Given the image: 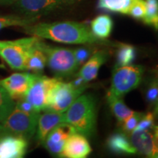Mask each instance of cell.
Listing matches in <instances>:
<instances>
[{
    "instance_id": "cell-9",
    "label": "cell",
    "mask_w": 158,
    "mask_h": 158,
    "mask_svg": "<svg viewBox=\"0 0 158 158\" xmlns=\"http://www.w3.org/2000/svg\"><path fill=\"white\" fill-rule=\"evenodd\" d=\"M59 80L58 78L38 75L23 98L28 100L37 111H42L46 106L49 92Z\"/></svg>"
},
{
    "instance_id": "cell-12",
    "label": "cell",
    "mask_w": 158,
    "mask_h": 158,
    "mask_svg": "<svg viewBox=\"0 0 158 158\" xmlns=\"http://www.w3.org/2000/svg\"><path fill=\"white\" fill-rule=\"evenodd\" d=\"M28 142L21 136L7 133L0 138V158H21L27 152Z\"/></svg>"
},
{
    "instance_id": "cell-26",
    "label": "cell",
    "mask_w": 158,
    "mask_h": 158,
    "mask_svg": "<svg viewBox=\"0 0 158 158\" xmlns=\"http://www.w3.org/2000/svg\"><path fill=\"white\" fill-rule=\"evenodd\" d=\"M154 127H155V114L149 112V113L143 114L133 131L149 130L152 129Z\"/></svg>"
},
{
    "instance_id": "cell-34",
    "label": "cell",
    "mask_w": 158,
    "mask_h": 158,
    "mask_svg": "<svg viewBox=\"0 0 158 158\" xmlns=\"http://www.w3.org/2000/svg\"><path fill=\"white\" fill-rule=\"evenodd\" d=\"M154 130H155V133H154V135L155 136V138L158 140V126H155L153 127Z\"/></svg>"
},
{
    "instance_id": "cell-36",
    "label": "cell",
    "mask_w": 158,
    "mask_h": 158,
    "mask_svg": "<svg viewBox=\"0 0 158 158\" xmlns=\"http://www.w3.org/2000/svg\"><path fill=\"white\" fill-rule=\"evenodd\" d=\"M14 0H0V2H13Z\"/></svg>"
},
{
    "instance_id": "cell-10",
    "label": "cell",
    "mask_w": 158,
    "mask_h": 158,
    "mask_svg": "<svg viewBox=\"0 0 158 158\" xmlns=\"http://www.w3.org/2000/svg\"><path fill=\"white\" fill-rule=\"evenodd\" d=\"M40 74L16 73L0 80V84L13 99L23 98Z\"/></svg>"
},
{
    "instance_id": "cell-3",
    "label": "cell",
    "mask_w": 158,
    "mask_h": 158,
    "mask_svg": "<svg viewBox=\"0 0 158 158\" xmlns=\"http://www.w3.org/2000/svg\"><path fill=\"white\" fill-rule=\"evenodd\" d=\"M43 48L46 55V64L56 78L70 76L79 68L73 49L49 46L44 43Z\"/></svg>"
},
{
    "instance_id": "cell-32",
    "label": "cell",
    "mask_w": 158,
    "mask_h": 158,
    "mask_svg": "<svg viewBox=\"0 0 158 158\" xmlns=\"http://www.w3.org/2000/svg\"><path fill=\"white\" fill-rule=\"evenodd\" d=\"M8 133V132L5 130V128L4 127L2 124L0 123V138L2 137L3 135H5V134Z\"/></svg>"
},
{
    "instance_id": "cell-29",
    "label": "cell",
    "mask_w": 158,
    "mask_h": 158,
    "mask_svg": "<svg viewBox=\"0 0 158 158\" xmlns=\"http://www.w3.org/2000/svg\"><path fill=\"white\" fill-rule=\"evenodd\" d=\"M147 102L149 104H155L158 99V81H154L149 84L145 94Z\"/></svg>"
},
{
    "instance_id": "cell-7",
    "label": "cell",
    "mask_w": 158,
    "mask_h": 158,
    "mask_svg": "<svg viewBox=\"0 0 158 158\" xmlns=\"http://www.w3.org/2000/svg\"><path fill=\"white\" fill-rule=\"evenodd\" d=\"M40 114H29L15 107L4 120L2 125L9 133L29 139L36 133Z\"/></svg>"
},
{
    "instance_id": "cell-31",
    "label": "cell",
    "mask_w": 158,
    "mask_h": 158,
    "mask_svg": "<svg viewBox=\"0 0 158 158\" xmlns=\"http://www.w3.org/2000/svg\"><path fill=\"white\" fill-rule=\"evenodd\" d=\"M15 107L19 108L20 110H23V111L27 112L29 114H40V112L37 111L34 106L29 102L28 100H26L25 98H21L15 102Z\"/></svg>"
},
{
    "instance_id": "cell-13",
    "label": "cell",
    "mask_w": 158,
    "mask_h": 158,
    "mask_svg": "<svg viewBox=\"0 0 158 158\" xmlns=\"http://www.w3.org/2000/svg\"><path fill=\"white\" fill-rule=\"evenodd\" d=\"M92 152V148L86 136L79 133H73L65 141L59 157L85 158Z\"/></svg>"
},
{
    "instance_id": "cell-18",
    "label": "cell",
    "mask_w": 158,
    "mask_h": 158,
    "mask_svg": "<svg viewBox=\"0 0 158 158\" xmlns=\"http://www.w3.org/2000/svg\"><path fill=\"white\" fill-rule=\"evenodd\" d=\"M107 147L110 151L116 154L132 155L137 153L130 138L124 132L112 134L107 140Z\"/></svg>"
},
{
    "instance_id": "cell-22",
    "label": "cell",
    "mask_w": 158,
    "mask_h": 158,
    "mask_svg": "<svg viewBox=\"0 0 158 158\" xmlns=\"http://www.w3.org/2000/svg\"><path fill=\"white\" fill-rule=\"evenodd\" d=\"M135 57V48L133 45L125 43L119 44L116 54V68L131 64Z\"/></svg>"
},
{
    "instance_id": "cell-2",
    "label": "cell",
    "mask_w": 158,
    "mask_h": 158,
    "mask_svg": "<svg viewBox=\"0 0 158 158\" xmlns=\"http://www.w3.org/2000/svg\"><path fill=\"white\" fill-rule=\"evenodd\" d=\"M64 122L74 127L77 133L90 137L96 126L95 99L89 94H81L64 113Z\"/></svg>"
},
{
    "instance_id": "cell-35",
    "label": "cell",
    "mask_w": 158,
    "mask_h": 158,
    "mask_svg": "<svg viewBox=\"0 0 158 158\" xmlns=\"http://www.w3.org/2000/svg\"><path fill=\"white\" fill-rule=\"evenodd\" d=\"M155 115H156L157 116H158V99H157V102H155Z\"/></svg>"
},
{
    "instance_id": "cell-4",
    "label": "cell",
    "mask_w": 158,
    "mask_h": 158,
    "mask_svg": "<svg viewBox=\"0 0 158 158\" xmlns=\"http://www.w3.org/2000/svg\"><path fill=\"white\" fill-rule=\"evenodd\" d=\"M86 88V86L76 88L71 82L66 83L59 80L49 92L46 106L43 110L64 113Z\"/></svg>"
},
{
    "instance_id": "cell-17",
    "label": "cell",
    "mask_w": 158,
    "mask_h": 158,
    "mask_svg": "<svg viewBox=\"0 0 158 158\" xmlns=\"http://www.w3.org/2000/svg\"><path fill=\"white\" fill-rule=\"evenodd\" d=\"M43 43L39 39L31 49L26 61L25 70L35 74L40 73L44 70L47 64V58L43 51Z\"/></svg>"
},
{
    "instance_id": "cell-15",
    "label": "cell",
    "mask_w": 158,
    "mask_h": 158,
    "mask_svg": "<svg viewBox=\"0 0 158 158\" xmlns=\"http://www.w3.org/2000/svg\"><path fill=\"white\" fill-rule=\"evenodd\" d=\"M62 122H65L64 113L45 111L44 114H40L36 130L37 141L43 143L51 130Z\"/></svg>"
},
{
    "instance_id": "cell-24",
    "label": "cell",
    "mask_w": 158,
    "mask_h": 158,
    "mask_svg": "<svg viewBox=\"0 0 158 158\" xmlns=\"http://www.w3.org/2000/svg\"><path fill=\"white\" fill-rule=\"evenodd\" d=\"M36 21V19L19 15L0 16V30L10 27H26Z\"/></svg>"
},
{
    "instance_id": "cell-14",
    "label": "cell",
    "mask_w": 158,
    "mask_h": 158,
    "mask_svg": "<svg viewBox=\"0 0 158 158\" xmlns=\"http://www.w3.org/2000/svg\"><path fill=\"white\" fill-rule=\"evenodd\" d=\"M130 139L137 153L149 157H155L158 153V140L149 130L133 131Z\"/></svg>"
},
{
    "instance_id": "cell-27",
    "label": "cell",
    "mask_w": 158,
    "mask_h": 158,
    "mask_svg": "<svg viewBox=\"0 0 158 158\" xmlns=\"http://www.w3.org/2000/svg\"><path fill=\"white\" fill-rule=\"evenodd\" d=\"M146 14V3L145 0H137L131 6L128 15L134 19L143 20Z\"/></svg>"
},
{
    "instance_id": "cell-16",
    "label": "cell",
    "mask_w": 158,
    "mask_h": 158,
    "mask_svg": "<svg viewBox=\"0 0 158 158\" xmlns=\"http://www.w3.org/2000/svg\"><path fill=\"white\" fill-rule=\"evenodd\" d=\"M108 54L106 51L100 50L96 51L89 57L79 71L78 75L81 76L86 83L94 80L98 76L99 70L106 62Z\"/></svg>"
},
{
    "instance_id": "cell-28",
    "label": "cell",
    "mask_w": 158,
    "mask_h": 158,
    "mask_svg": "<svg viewBox=\"0 0 158 158\" xmlns=\"http://www.w3.org/2000/svg\"><path fill=\"white\" fill-rule=\"evenodd\" d=\"M143 114L140 113V112L134 111L132 115L126 118L124 121L122 122V129L124 132L126 133H131L135 129L137 124L141 119Z\"/></svg>"
},
{
    "instance_id": "cell-25",
    "label": "cell",
    "mask_w": 158,
    "mask_h": 158,
    "mask_svg": "<svg viewBox=\"0 0 158 158\" xmlns=\"http://www.w3.org/2000/svg\"><path fill=\"white\" fill-rule=\"evenodd\" d=\"M145 3L146 14L143 22L158 29V0H145Z\"/></svg>"
},
{
    "instance_id": "cell-5",
    "label": "cell",
    "mask_w": 158,
    "mask_h": 158,
    "mask_svg": "<svg viewBox=\"0 0 158 158\" xmlns=\"http://www.w3.org/2000/svg\"><path fill=\"white\" fill-rule=\"evenodd\" d=\"M143 69L140 65H126L116 68L111 79V86L108 92L123 98L124 95L139 86Z\"/></svg>"
},
{
    "instance_id": "cell-8",
    "label": "cell",
    "mask_w": 158,
    "mask_h": 158,
    "mask_svg": "<svg viewBox=\"0 0 158 158\" xmlns=\"http://www.w3.org/2000/svg\"><path fill=\"white\" fill-rule=\"evenodd\" d=\"M77 0H14L15 7L23 16L37 20L43 15L74 4Z\"/></svg>"
},
{
    "instance_id": "cell-1",
    "label": "cell",
    "mask_w": 158,
    "mask_h": 158,
    "mask_svg": "<svg viewBox=\"0 0 158 158\" xmlns=\"http://www.w3.org/2000/svg\"><path fill=\"white\" fill-rule=\"evenodd\" d=\"M26 33L38 37L66 44H95L106 43L94 36L91 29L84 23L58 21L31 23L23 27Z\"/></svg>"
},
{
    "instance_id": "cell-6",
    "label": "cell",
    "mask_w": 158,
    "mask_h": 158,
    "mask_svg": "<svg viewBox=\"0 0 158 158\" xmlns=\"http://www.w3.org/2000/svg\"><path fill=\"white\" fill-rule=\"evenodd\" d=\"M39 39L31 36L9 40L8 44L0 48V57L13 70H24L26 61L29 52Z\"/></svg>"
},
{
    "instance_id": "cell-21",
    "label": "cell",
    "mask_w": 158,
    "mask_h": 158,
    "mask_svg": "<svg viewBox=\"0 0 158 158\" xmlns=\"http://www.w3.org/2000/svg\"><path fill=\"white\" fill-rule=\"evenodd\" d=\"M137 0H98V7L121 14L128 15L131 6Z\"/></svg>"
},
{
    "instance_id": "cell-11",
    "label": "cell",
    "mask_w": 158,
    "mask_h": 158,
    "mask_svg": "<svg viewBox=\"0 0 158 158\" xmlns=\"http://www.w3.org/2000/svg\"><path fill=\"white\" fill-rule=\"evenodd\" d=\"M76 132L72 125L62 122L51 130L43 143L51 155L60 156L65 141Z\"/></svg>"
},
{
    "instance_id": "cell-23",
    "label": "cell",
    "mask_w": 158,
    "mask_h": 158,
    "mask_svg": "<svg viewBox=\"0 0 158 158\" xmlns=\"http://www.w3.org/2000/svg\"><path fill=\"white\" fill-rule=\"evenodd\" d=\"M15 106L14 99L0 84V123L7 117Z\"/></svg>"
},
{
    "instance_id": "cell-33",
    "label": "cell",
    "mask_w": 158,
    "mask_h": 158,
    "mask_svg": "<svg viewBox=\"0 0 158 158\" xmlns=\"http://www.w3.org/2000/svg\"><path fill=\"white\" fill-rule=\"evenodd\" d=\"M9 40H0V48L5 47L6 45L8 44Z\"/></svg>"
},
{
    "instance_id": "cell-20",
    "label": "cell",
    "mask_w": 158,
    "mask_h": 158,
    "mask_svg": "<svg viewBox=\"0 0 158 158\" xmlns=\"http://www.w3.org/2000/svg\"><path fill=\"white\" fill-rule=\"evenodd\" d=\"M107 100L112 113L120 123H122L126 118L133 114V110H130L126 106L121 97L115 96L108 92Z\"/></svg>"
},
{
    "instance_id": "cell-30",
    "label": "cell",
    "mask_w": 158,
    "mask_h": 158,
    "mask_svg": "<svg viewBox=\"0 0 158 158\" xmlns=\"http://www.w3.org/2000/svg\"><path fill=\"white\" fill-rule=\"evenodd\" d=\"M74 55L76 57V62L78 63V66L84 64L86 62L89 57H90L91 50L87 48H78L75 49Z\"/></svg>"
},
{
    "instance_id": "cell-19",
    "label": "cell",
    "mask_w": 158,
    "mask_h": 158,
    "mask_svg": "<svg viewBox=\"0 0 158 158\" xmlns=\"http://www.w3.org/2000/svg\"><path fill=\"white\" fill-rule=\"evenodd\" d=\"M113 25V21L109 15H100L92 20L90 29L94 36L98 38L106 40L110 36Z\"/></svg>"
}]
</instances>
